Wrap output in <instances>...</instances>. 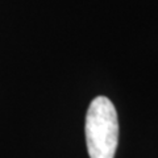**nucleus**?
I'll return each instance as SVG.
<instances>
[{"label":"nucleus","mask_w":158,"mask_h":158,"mask_svg":"<svg viewBox=\"0 0 158 158\" xmlns=\"http://www.w3.org/2000/svg\"><path fill=\"white\" fill-rule=\"evenodd\" d=\"M86 142L90 158H113L118 144V120L113 103L106 96L91 102L86 115Z\"/></svg>","instance_id":"f257e3e1"}]
</instances>
